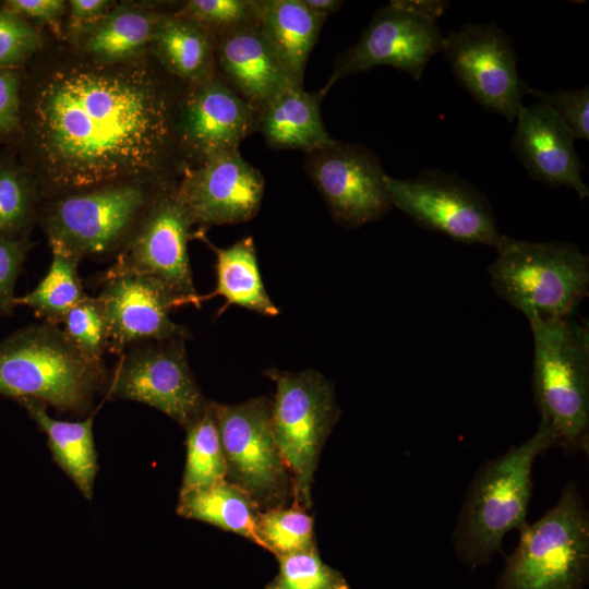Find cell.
Returning a JSON list of instances; mask_svg holds the SVG:
<instances>
[{"label":"cell","instance_id":"obj_1","mask_svg":"<svg viewBox=\"0 0 589 589\" xmlns=\"http://www.w3.org/2000/svg\"><path fill=\"white\" fill-rule=\"evenodd\" d=\"M177 96L146 64L80 62L43 76L24 70L15 149L39 192L125 182L171 184ZM41 195V193H40Z\"/></svg>","mask_w":589,"mask_h":589},{"label":"cell","instance_id":"obj_2","mask_svg":"<svg viewBox=\"0 0 589 589\" xmlns=\"http://www.w3.org/2000/svg\"><path fill=\"white\" fill-rule=\"evenodd\" d=\"M555 446L550 424L541 419L527 441L485 461L473 476L457 517L453 541L469 563L489 562L501 552L504 537L527 524L532 494V468Z\"/></svg>","mask_w":589,"mask_h":589},{"label":"cell","instance_id":"obj_3","mask_svg":"<svg viewBox=\"0 0 589 589\" xmlns=\"http://www.w3.org/2000/svg\"><path fill=\"white\" fill-rule=\"evenodd\" d=\"M106 380L104 363L85 357L59 325L31 324L0 340V395L16 401L82 414Z\"/></svg>","mask_w":589,"mask_h":589},{"label":"cell","instance_id":"obj_4","mask_svg":"<svg viewBox=\"0 0 589 589\" xmlns=\"http://www.w3.org/2000/svg\"><path fill=\"white\" fill-rule=\"evenodd\" d=\"M534 404L566 454L588 452L589 329L573 316L531 320Z\"/></svg>","mask_w":589,"mask_h":589},{"label":"cell","instance_id":"obj_5","mask_svg":"<svg viewBox=\"0 0 589 589\" xmlns=\"http://www.w3.org/2000/svg\"><path fill=\"white\" fill-rule=\"evenodd\" d=\"M489 265L495 293L528 321L569 317L589 288V259L569 242L503 236Z\"/></svg>","mask_w":589,"mask_h":589},{"label":"cell","instance_id":"obj_6","mask_svg":"<svg viewBox=\"0 0 589 589\" xmlns=\"http://www.w3.org/2000/svg\"><path fill=\"white\" fill-rule=\"evenodd\" d=\"M168 185L125 182L58 195L38 218L51 250L79 261L118 254L153 200Z\"/></svg>","mask_w":589,"mask_h":589},{"label":"cell","instance_id":"obj_7","mask_svg":"<svg viewBox=\"0 0 589 589\" xmlns=\"http://www.w3.org/2000/svg\"><path fill=\"white\" fill-rule=\"evenodd\" d=\"M518 531L504 589H579L589 561V513L576 483H567L552 508Z\"/></svg>","mask_w":589,"mask_h":589},{"label":"cell","instance_id":"obj_8","mask_svg":"<svg viewBox=\"0 0 589 589\" xmlns=\"http://www.w3.org/2000/svg\"><path fill=\"white\" fill-rule=\"evenodd\" d=\"M264 374L276 385L272 429L292 478L294 503L309 509L321 453L340 414L334 387L313 370L268 369Z\"/></svg>","mask_w":589,"mask_h":589},{"label":"cell","instance_id":"obj_9","mask_svg":"<svg viewBox=\"0 0 589 589\" xmlns=\"http://www.w3.org/2000/svg\"><path fill=\"white\" fill-rule=\"evenodd\" d=\"M226 461V481L260 510L294 503L289 469L272 429V400L256 397L237 405L211 401Z\"/></svg>","mask_w":589,"mask_h":589},{"label":"cell","instance_id":"obj_10","mask_svg":"<svg viewBox=\"0 0 589 589\" xmlns=\"http://www.w3.org/2000/svg\"><path fill=\"white\" fill-rule=\"evenodd\" d=\"M385 183L392 205L419 227L464 244H498L489 199L457 173L429 169L401 180L386 175Z\"/></svg>","mask_w":589,"mask_h":589},{"label":"cell","instance_id":"obj_11","mask_svg":"<svg viewBox=\"0 0 589 589\" xmlns=\"http://www.w3.org/2000/svg\"><path fill=\"white\" fill-rule=\"evenodd\" d=\"M177 185L163 189L107 273H135L161 283L183 305L201 308L188 255L195 237L190 214L177 194Z\"/></svg>","mask_w":589,"mask_h":589},{"label":"cell","instance_id":"obj_12","mask_svg":"<svg viewBox=\"0 0 589 589\" xmlns=\"http://www.w3.org/2000/svg\"><path fill=\"white\" fill-rule=\"evenodd\" d=\"M185 340L146 341L127 349L119 356L107 395L148 405L189 428L208 400L188 364Z\"/></svg>","mask_w":589,"mask_h":589},{"label":"cell","instance_id":"obj_13","mask_svg":"<svg viewBox=\"0 0 589 589\" xmlns=\"http://www.w3.org/2000/svg\"><path fill=\"white\" fill-rule=\"evenodd\" d=\"M444 37L437 20L416 11L408 0H394L378 9L358 43L342 51L332 76L320 91L345 76L389 65L419 81L430 59L443 51Z\"/></svg>","mask_w":589,"mask_h":589},{"label":"cell","instance_id":"obj_14","mask_svg":"<svg viewBox=\"0 0 589 589\" xmlns=\"http://www.w3.org/2000/svg\"><path fill=\"white\" fill-rule=\"evenodd\" d=\"M443 51L454 76L483 107L515 121L525 82L509 36L495 23H468L444 37Z\"/></svg>","mask_w":589,"mask_h":589},{"label":"cell","instance_id":"obj_15","mask_svg":"<svg viewBox=\"0 0 589 589\" xmlns=\"http://www.w3.org/2000/svg\"><path fill=\"white\" fill-rule=\"evenodd\" d=\"M305 170L340 226L358 228L392 207L377 156L358 143L335 141L308 154Z\"/></svg>","mask_w":589,"mask_h":589},{"label":"cell","instance_id":"obj_16","mask_svg":"<svg viewBox=\"0 0 589 589\" xmlns=\"http://www.w3.org/2000/svg\"><path fill=\"white\" fill-rule=\"evenodd\" d=\"M259 111L217 75L177 96L175 136L178 152L191 159L190 167L239 149L257 131Z\"/></svg>","mask_w":589,"mask_h":589},{"label":"cell","instance_id":"obj_17","mask_svg":"<svg viewBox=\"0 0 589 589\" xmlns=\"http://www.w3.org/2000/svg\"><path fill=\"white\" fill-rule=\"evenodd\" d=\"M96 297L108 328L107 351L120 356L146 341L188 339L187 327L175 323L171 310L179 300L158 280L135 273H107Z\"/></svg>","mask_w":589,"mask_h":589},{"label":"cell","instance_id":"obj_18","mask_svg":"<svg viewBox=\"0 0 589 589\" xmlns=\"http://www.w3.org/2000/svg\"><path fill=\"white\" fill-rule=\"evenodd\" d=\"M177 194L200 230L252 219L265 190L263 173L239 149L196 166H183Z\"/></svg>","mask_w":589,"mask_h":589},{"label":"cell","instance_id":"obj_19","mask_svg":"<svg viewBox=\"0 0 589 589\" xmlns=\"http://www.w3.org/2000/svg\"><path fill=\"white\" fill-rule=\"evenodd\" d=\"M515 120L512 148L529 176L553 187L570 188L581 200L588 197L575 137L561 119L537 101L521 106Z\"/></svg>","mask_w":589,"mask_h":589},{"label":"cell","instance_id":"obj_20","mask_svg":"<svg viewBox=\"0 0 589 589\" xmlns=\"http://www.w3.org/2000/svg\"><path fill=\"white\" fill-rule=\"evenodd\" d=\"M215 67L216 75L259 112L279 92L296 86L259 25L215 37Z\"/></svg>","mask_w":589,"mask_h":589},{"label":"cell","instance_id":"obj_21","mask_svg":"<svg viewBox=\"0 0 589 589\" xmlns=\"http://www.w3.org/2000/svg\"><path fill=\"white\" fill-rule=\"evenodd\" d=\"M321 92L311 93L303 87L289 86L259 112L257 131L267 146L275 149H300L310 154L332 145L321 116Z\"/></svg>","mask_w":589,"mask_h":589},{"label":"cell","instance_id":"obj_22","mask_svg":"<svg viewBox=\"0 0 589 589\" xmlns=\"http://www.w3.org/2000/svg\"><path fill=\"white\" fill-rule=\"evenodd\" d=\"M149 48L161 68L184 86L216 76L215 37L191 20L164 13Z\"/></svg>","mask_w":589,"mask_h":589},{"label":"cell","instance_id":"obj_23","mask_svg":"<svg viewBox=\"0 0 589 589\" xmlns=\"http://www.w3.org/2000/svg\"><path fill=\"white\" fill-rule=\"evenodd\" d=\"M326 19L302 0H261L259 28L298 87Z\"/></svg>","mask_w":589,"mask_h":589},{"label":"cell","instance_id":"obj_24","mask_svg":"<svg viewBox=\"0 0 589 589\" xmlns=\"http://www.w3.org/2000/svg\"><path fill=\"white\" fill-rule=\"evenodd\" d=\"M164 13L140 7H113L100 21L80 32V46L93 61L131 62L151 47Z\"/></svg>","mask_w":589,"mask_h":589},{"label":"cell","instance_id":"obj_25","mask_svg":"<svg viewBox=\"0 0 589 589\" xmlns=\"http://www.w3.org/2000/svg\"><path fill=\"white\" fill-rule=\"evenodd\" d=\"M196 238L205 241L215 252L217 286L202 302L216 296L225 298L219 309L223 313L229 305H239L266 316H276L279 309L267 294L259 269L255 245L252 237L240 239L228 248H216L199 232Z\"/></svg>","mask_w":589,"mask_h":589},{"label":"cell","instance_id":"obj_26","mask_svg":"<svg viewBox=\"0 0 589 589\" xmlns=\"http://www.w3.org/2000/svg\"><path fill=\"white\" fill-rule=\"evenodd\" d=\"M19 402L47 435L48 446L57 465L86 498H92L97 472L93 418L74 422L61 421L51 418L46 411V405L38 400L21 399Z\"/></svg>","mask_w":589,"mask_h":589},{"label":"cell","instance_id":"obj_27","mask_svg":"<svg viewBox=\"0 0 589 589\" xmlns=\"http://www.w3.org/2000/svg\"><path fill=\"white\" fill-rule=\"evenodd\" d=\"M260 508L226 480L209 486L180 492L178 515L237 533L263 548L257 536Z\"/></svg>","mask_w":589,"mask_h":589},{"label":"cell","instance_id":"obj_28","mask_svg":"<svg viewBox=\"0 0 589 589\" xmlns=\"http://www.w3.org/2000/svg\"><path fill=\"white\" fill-rule=\"evenodd\" d=\"M40 192L13 146L0 147V236L29 238Z\"/></svg>","mask_w":589,"mask_h":589},{"label":"cell","instance_id":"obj_29","mask_svg":"<svg viewBox=\"0 0 589 589\" xmlns=\"http://www.w3.org/2000/svg\"><path fill=\"white\" fill-rule=\"evenodd\" d=\"M51 251L48 273L35 289L16 297L15 305L29 308L43 322L60 325L68 312L88 294L79 275L81 261L59 250Z\"/></svg>","mask_w":589,"mask_h":589},{"label":"cell","instance_id":"obj_30","mask_svg":"<svg viewBox=\"0 0 589 589\" xmlns=\"http://www.w3.org/2000/svg\"><path fill=\"white\" fill-rule=\"evenodd\" d=\"M187 430V462L180 492L226 480V461L211 401Z\"/></svg>","mask_w":589,"mask_h":589},{"label":"cell","instance_id":"obj_31","mask_svg":"<svg viewBox=\"0 0 589 589\" xmlns=\"http://www.w3.org/2000/svg\"><path fill=\"white\" fill-rule=\"evenodd\" d=\"M313 526V517L293 503L290 507L261 510L256 529L263 549L279 556L314 546Z\"/></svg>","mask_w":589,"mask_h":589},{"label":"cell","instance_id":"obj_32","mask_svg":"<svg viewBox=\"0 0 589 589\" xmlns=\"http://www.w3.org/2000/svg\"><path fill=\"white\" fill-rule=\"evenodd\" d=\"M276 557L279 572L265 589H350L341 573L321 560L316 545Z\"/></svg>","mask_w":589,"mask_h":589},{"label":"cell","instance_id":"obj_33","mask_svg":"<svg viewBox=\"0 0 589 589\" xmlns=\"http://www.w3.org/2000/svg\"><path fill=\"white\" fill-rule=\"evenodd\" d=\"M261 0H190L176 15L191 20L214 37L259 25Z\"/></svg>","mask_w":589,"mask_h":589},{"label":"cell","instance_id":"obj_34","mask_svg":"<svg viewBox=\"0 0 589 589\" xmlns=\"http://www.w3.org/2000/svg\"><path fill=\"white\" fill-rule=\"evenodd\" d=\"M69 340L88 359L104 363L108 347V328L101 305L88 296L73 306L62 323Z\"/></svg>","mask_w":589,"mask_h":589},{"label":"cell","instance_id":"obj_35","mask_svg":"<svg viewBox=\"0 0 589 589\" xmlns=\"http://www.w3.org/2000/svg\"><path fill=\"white\" fill-rule=\"evenodd\" d=\"M44 41L34 24L0 4V68L24 69Z\"/></svg>","mask_w":589,"mask_h":589},{"label":"cell","instance_id":"obj_36","mask_svg":"<svg viewBox=\"0 0 589 589\" xmlns=\"http://www.w3.org/2000/svg\"><path fill=\"white\" fill-rule=\"evenodd\" d=\"M524 94L534 96L539 103L549 107L561 119L575 139L589 140L588 86L546 93L538 91L525 83Z\"/></svg>","mask_w":589,"mask_h":589},{"label":"cell","instance_id":"obj_37","mask_svg":"<svg viewBox=\"0 0 589 589\" xmlns=\"http://www.w3.org/2000/svg\"><path fill=\"white\" fill-rule=\"evenodd\" d=\"M24 69L0 68V146H13L21 134Z\"/></svg>","mask_w":589,"mask_h":589},{"label":"cell","instance_id":"obj_38","mask_svg":"<svg viewBox=\"0 0 589 589\" xmlns=\"http://www.w3.org/2000/svg\"><path fill=\"white\" fill-rule=\"evenodd\" d=\"M33 243L29 238L0 236V316H12L15 285Z\"/></svg>","mask_w":589,"mask_h":589},{"label":"cell","instance_id":"obj_39","mask_svg":"<svg viewBox=\"0 0 589 589\" xmlns=\"http://www.w3.org/2000/svg\"><path fill=\"white\" fill-rule=\"evenodd\" d=\"M1 3L35 26L46 25L56 35H61V21L68 5L64 0H5Z\"/></svg>","mask_w":589,"mask_h":589},{"label":"cell","instance_id":"obj_40","mask_svg":"<svg viewBox=\"0 0 589 589\" xmlns=\"http://www.w3.org/2000/svg\"><path fill=\"white\" fill-rule=\"evenodd\" d=\"M69 4V27L76 36L80 32L100 21L113 7L109 0H71Z\"/></svg>","mask_w":589,"mask_h":589},{"label":"cell","instance_id":"obj_41","mask_svg":"<svg viewBox=\"0 0 589 589\" xmlns=\"http://www.w3.org/2000/svg\"><path fill=\"white\" fill-rule=\"evenodd\" d=\"M303 3L314 13L328 17L329 14L337 12L342 1L338 0H302Z\"/></svg>","mask_w":589,"mask_h":589}]
</instances>
